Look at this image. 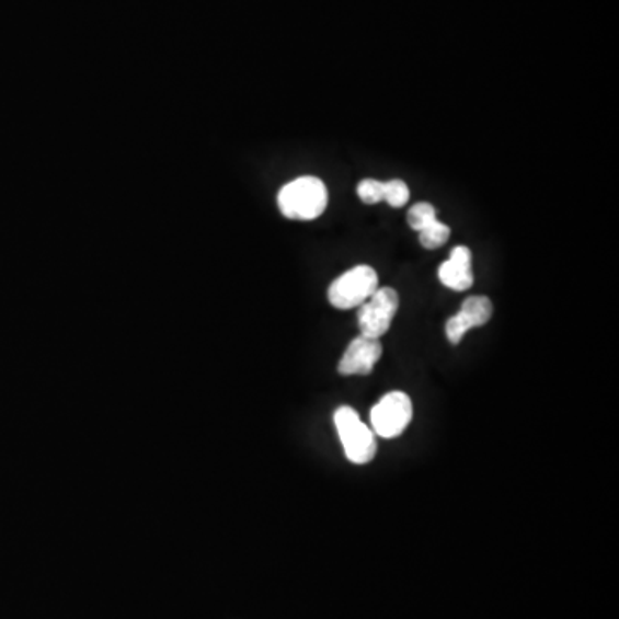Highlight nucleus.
I'll return each instance as SVG.
<instances>
[{
	"mask_svg": "<svg viewBox=\"0 0 619 619\" xmlns=\"http://www.w3.org/2000/svg\"><path fill=\"white\" fill-rule=\"evenodd\" d=\"M328 202V186L324 181L313 176L291 181L277 195L280 213L293 220L317 219L325 213Z\"/></svg>",
	"mask_w": 619,
	"mask_h": 619,
	"instance_id": "nucleus-1",
	"label": "nucleus"
},
{
	"mask_svg": "<svg viewBox=\"0 0 619 619\" xmlns=\"http://www.w3.org/2000/svg\"><path fill=\"white\" fill-rule=\"evenodd\" d=\"M334 424H336L346 458L356 465L370 463L377 452L376 437L370 428L365 427L360 415L353 408L341 406L334 413Z\"/></svg>",
	"mask_w": 619,
	"mask_h": 619,
	"instance_id": "nucleus-2",
	"label": "nucleus"
},
{
	"mask_svg": "<svg viewBox=\"0 0 619 619\" xmlns=\"http://www.w3.org/2000/svg\"><path fill=\"white\" fill-rule=\"evenodd\" d=\"M379 289V276L368 265H356L337 277L329 288V301L340 310L362 307Z\"/></svg>",
	"mask_w": 619,
	"mask_h": 619,
	"instance_id": "nucleus-3",
	"label": "nucleus"
},
{
	"mask_svg": "<svg viewBox=\"0 0 619 619\" xmlns=\"http://www.w3.org/2000/svg\"><path fill=\"white\" fill-rule=\"evenodd\" d=\"M412 400L404 392H389L371 410V427L377 436L394 439L403 434L412 422Z\"/></svg>",
	"mask_w": 619,
	"mask_h": 619,
	"instance_id": "nucleus-4",
	"label": "nucleus"
},
{
	"mask_svg": "<svg viewBox=\"0 0 619 619\" xmlns=\"http://www.w3.org/2000/svg\"><path fill=\"white\" fill-rule=\"evenodd\" d=\"M400 308V296L392 288H379L365 301L358 313L362 336L380 340L391 328Z\"/></svg>",
	"mask_w": 619,
	"mask_h": 619,
	"instance_id": "nucleus-5",
	"label": "nucleus"
},
{
	"mask_svg": "<svg viewBox=\"0 0 619 619\" xmlns=\"http://www.w3.org/2000/svg\"><path fill=\"white\" fill-rule=\"evenodd\" d=\"M492 317V301L485 296H470L460 312L446 322V336L452 344L461 343L470 329L482 328Z\"/></svg>",
	"mask_w": 619,
	"mask_h": 619,
	"instance_id": "nucleus-6",
	"label": "nucleus"
},
{
	"mask_svg": "<svg viewBox=\"0 0 619 619\" xmlns=\"http://www.w3.org/2000/svg\"><path fill=\"white\" fill-rule=\"evenodd\" d=\"M380 356H382L380 340H371L360 334L349 343L337 370L341 376H368L380 360Z\"/></svg>",
	"mask_w": 619,
	"mask_h": 619,
	"instance_id": "nucleus-7",
	"label": "nucleus"
},
{
	"mask_svg": "<svg viewBox=\"0 0 619 619\" xmlns=\"http://www.w3.org/2000/svg\"><path fill=\"white\" fill-rule=\"evenodd\" d=\"M439 280L452 291H467L472 288V252L467 247H456L451 259L439 267Z\"/></svg>",
	"mask_w": 619,
	"mask_h": 619,
	"instance_id": "nucleus-8",
	"label": "nucleus"
},
{
	"mask_svg": "<svg viewBox=\"0 0 619 619\" xmlns=\"http://www.w3.org/2000/svg\"><path fill=\"white\" fill-rule=\"evenodd\" d=\"M449 237H451V229L439 220H434L427 228L419 231L420 243L424 244L427 250L443 247L444 243H448Z\"/></svg>",
	"mask_w": 619,
	"mask_h": 619,
	"instance_id": "nucleus-9",
	"label": "nucleus"
},
{
	"mask_svg": "<svg viewBox=\"0 0 619 619\" xmlns=\"http://www.w3.org/2000/svg\"><path fill=\"white\" fill-rule=\"evenodd\" d=\"M434 220H437V210L434 208V205L427 204V202L413 205L410 208V213H408V225H410V228L415 229V231H422V229L432 225Z\"/></svg>",
	"mask_w": 619,
	"mask_h": 619,
	"instance_id": "nucleus-10",
	"label": "nucleus"
},
{
	"mask_svg": "<svg viewBox=\"0 0 619 619\" xmlns=\"http://www.w3.org/2000/svg\"><path fill=\"white\" fill-rule=\"evenodd\" d=\"M410 200V188L401 180L388 181L383 183V202H388L391 207L401 208Z\"/></svg>",
	"mask_w": 619,
	"mask_h": 619,
	"instance_id": "nucleus-11",
	"label": "nucleus"
},
{
	"mask_svg": "<svg viewBox=\"0 0 619 619\" xmlns=\"http://www.w3.org/2000/svg\"><path fill=\"white\" fill-rule=\"evenodd\" d=\"M356 193L364 204H379V202H383V183L377 180H364L358 184Z\"/></svg>",
	"mask_w": 619,
	"mask_h": 619,
	"instance_id": "nucleus-12",
	"label": "nucleus"
}]
</instances>
